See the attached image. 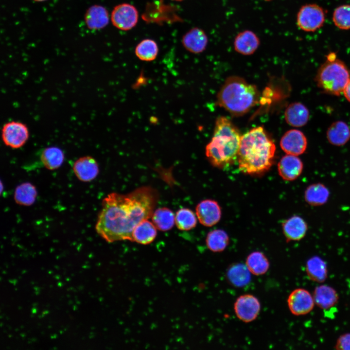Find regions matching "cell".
Returning a JSON list of instances; mask_svg holds the SVG:
<instances>
[{"instance_id":"obj_1","label":"cell","mask_w":350,"mask_h":350,"mask_svg":"<svg viewBox=\"0 0 350 350\" xmlns=\"http://www.w3.org/2000/svg\"><path fill=\"white\" fill-rule=\"evenodd\" d=\"M158 198L157 191L142 187L127 194L112 192L102 201L95 225L97 233L106 241H133L132 232L154 212Z\"/></svg>"},{"instance_id":"obj_2","label":"cell","mask_w":350,"mask_h":350,"mask_svg":"<svg viewBox=\"0 0 350 350\" xmlns=\"http://www.w3.org/2000/svg\"><path fill=\"white\" fill-rule=\"evenodd\" d=\"M275 152V144L264 129L253 128L242 136L237 157L239 169L249 175H262L273 165Z\"/></svg>"},{"instance_id":"obj_3","label":"cell","mask_w":350,"mask_h":350,"mask_svg":"<svg viewBox=\"0 0 350 350\" xmlns=\"http://www.w3.org/2000/svg\"><path fill=\"white\" fill-rule=\"evenodd\" d=\"M242 136L228 119L217 118L211 141L206 147V156L214 167L223 169L237 161Z\"/></svg>"},{"instance_id":"obj_4","label":"cell","mask_w":350,"mask_h":350,"mask_svg":"<svg viewBox=\"0 0 350 350\" xmlns=\"http://www.w3.org/2000/svg\"><path fill=\"white\" fill-rule=\"evenodd\" d=\"M259 99L260 93L255 85L242 77L232 76L226 80L219 91L217 103L233 116H240L257 105Z\"/></svg>"},{"instance_id":"obj_5","label":"cell","mask_w":350,"mask_h":350,"mask_svg":"<svg viewBox=\"0 0 350 350\" xmlns=\"http://www.w3.org/2000/svg\"><path fill=\"white\" fill-rule=\"evenodd\" d=\"M350 74L346 64L337 58L334 52H330L319 67L315 81L324 92L339 96L343 92L350 78Z\"/></svg>"},{"instance_id":"obj_6","label":"cell","mask_w":350,"mask_h":350,"mask_svg":"<svg viewBox=\"0 0 350 350\" xmlns=\"http://www.w3.org/2000/svg\"><path fill=\"white\" fill-rule=\"evenodd\" d=\"M325 18V11L322 7L315 3L306 4L298 11L297 24L301 30L313 32L323 25Z\"/></svg>"},{"instance_id":"obj_7","label":"cell","mask_w":350,"mask_h":350,"mask_svg":"<svg viewBox=\"0 0 350 350\" xmlns=\"http://www.w3.org/2000/svg\"><path fill=\"white\" fill-rule=\"evenodd\" d=\"M110 18L115 27L122 31H128L137 25L139 12L136 7L130 3H121L114 7Z\"/></svg>"},{"instance_id":"obj_8","label":"cell","mask_w":350,"mask_h":350,"mask_svg":"<svg viewBox=\"0 0 350 350\" xmlns=\"http://www.w3.org/2000/svg\"><path fill=\"white\" fill-rule=\"evenodd\" d=\"M29 137L27 125L20 122L11 121L5 123L1 129V138L4 144L12 148L23 146Z\"/></svg>"},{"instance_id":"obj_9","label":"cell","mask_w":350,"mask_h":350,"mask_svg":"<svg viewBox=\"0 0 350 350\" xmlns=\"http://www.w3.org/2000/svg\"><path fill=\"white\" fill-rule=\"evenodd\" d=\"M234 310L239 319L249 323L258 317L261 311V304L255 296L245 294L237 298L234 304Z\"/></svg>"},{"instance_id":"obj_10","label":"cell","mask_w":350,"mask_h":350,"mask_svg":"<svg viewBox=\"0 0 350 350\" xmlns=\"http://www.w3.org/2000/svg\"><path fill=\"white\" fill-rule=\"evenodd\" d=\"M315 304L313 295L303 288L294 290L287 298V305L290 311L297 316L309 314L313 309Z\"/></svg>"},{"instance_id":"obj_11","label":"cell","mask_w":350,"mask_h":350,"mask_svg":"<svg viewBox=\"0 0 350 350\" xmlns=\"http://www.w3.org/2000/svg\"><path fill=\"white\" fill-rule=\"evenodd\" d=\"M280 146L286 154L298 156L305 152L307 140L301 131L291 129L285 132L281 137Z\"/></svg>"},{"instance_id":"obj_12","label":"cell","mask_w":350,"mask_h":350,"mask_svg":"<svg viewBox=\"0 0 350 350\" xmlns=\"http://www.w3.org/2000/svg\"><path fill=\"white\" fill-rule=\"evenodd\" d=\"M221 209L218 202L212 199L200 202L196 207V215L199 222L204 226L216 224L221 217Z\"/></svg>"},{"instance_id":"obj_13","label":"cell","mask_w":350,"mask_h":350,"mask_svg":"<svg viewBox=\"0 0 350 350\" xmlns=\"http://www.w3.org/2000/svg\"><path fill=\"white\" fill-rule=\"evenodd\" d=\"M303 163L297 156L286 154L281 158L278 164L280 176L284 180L293 181L302 174Z\"/></svg>"},{"instance_id":"obj_14","label":"cell","mask_w":350,"mask_h":350,"mask_svg":"<svg viewBox=\"0 0 350 350\" xmlns=\"http://www.w3.org/2000/svg\"><path fill=\"white\" fill-rule=\"evenodd\" d=\"M181 42L186 50L197 54L202 52L206 49L208 37L202 29L193 27L183 35Z\"/></svg>"},{"instance_id":"obj_15","label":"cell","mask_w":350,"mask_h":350,"mask_svg":"<svg viewBox=\"0 0 350 350\" xmlns=\"http://www.w3.org/2000/svg\"><path fill=\"white\" fill-rule=\"evenodd\" d=\"M282 229L287 242L298 241L305 236L308 226L301 217L294 215L283 222Z\"/></svg>"},{"instance_id":"obj_16","label":"cell","mask_w":350,"mask_h":350,"mask_svg":"<svg viewBox=\"0 0 350 350\" xmlns=\"http://www.w3.org/2000/svg\"><path fill=\"white\" fill-rule=\"evenodd\" d=\"M73 171L79 180L83 182H89L97 177L99 169L97 161L93 158L85 156L75 161Z\"/></svg>"},{"instance_id":"obj_17","label":"cell","mask_w":350,"mask_h":350,"mask_svg":"<svg viewBox=\"0 0 350 350\" xmlns=\"http://www.w3.org/2000/svg\"><path fill=\"white\" fill-rule=\"evenodd\" d=\"M260 44V38L251 30H245L235 36L233 46L235 51L245 55L254 53Z\"/></svg>"},{"instance_id":"obj_18","label":"cell","mask_w":350,"mask_h":350,"mask_svg":"<svg viewBox=\"0 0 350 350\" xmlns=\"http://www.w3.org/2000/svg\"><path fill=\"white\" fill-rule=\"evenodd\" d=\"M109 18L107 9L100 5L95 4L90 7L85 15V23L91 30H99L105 27Z\"/></svg>"},{"instance_id":"obj_19","label":"cell","mask_w":350,"mask_h":350,"mask_svg":"<svg viewBox=\"0 0 350 350\" xmlns=\"http://www.w3.org/2000/svg\"><path fill=\"white\" fill-rule=\"evenodd\" d=\"M313 296L315 304L324 310L333 307L339 299L337 291L332 287L325 284L316 287Z\"/></svg>"},{"instance_id":"obj_20","label":"cell","mask_w":350,"mask_h":350,"mask_svg":"<svg viewBox=\"0 0 350 350\" xmlns=\"http://www.w3.org/2000/svg\"><path fill=\"white\" fill-rule=\"evenodd\" d=\"M287 123L293 127H299L305 125L309 119L308 108L299 102H295L289 105L284 113Z\"/></svg>"},{"instance_id":"obj_21","label":"cell","mask_w":350,"mask_h":350,"mask_svg":"<svg viewBox=\"0 0 350 350\" xmlns=\"http://www.w3.org/2000/svg\"><path fill=\"white\" fill-rule=\"evenodd\" d=\"M330 192L323 183H315L309 185L304 192L305 202L312 206H320L327 202Z\"/></svg>"},{"instance_id":"obj_22","label":"cell","mask_w":350,"mask_h":350,"mask_svg":"<svg viewBox=\"0 0 350 350\" xmlns=\"http://www.w3.org/2000/svg\"><path fill=\"white\" fill-rule=\"evenodd\" d=\"M329 142L335 146L345 144L350 139V128L344 122L337 121L332 123L326 133Z\"/></svg>"},{"instance_id":"obj_23","label":"cell","mask_w":350,"mask_h":350,"mask_svg":"<svg viewBox=\"0 0 350 350\" xmlns=\"http://www.w3.org/2000/svg\"><path fill=\"white\" fill-rule=\"evenodd\" d=\"M305 270L310 280L318 283L323 282L328 276L327 264L318 256L312 257L307 260Z\"/></svg>"},{"instance_id":"obj_24","label":"cell","mask_w":350,"mask_h":350,"mask_svg":"<svg viewBox=\"0 0 350 350\" xmlns=\"http://www.w3.org/2000/svg\"><path fill=\"white\" fill-rule=\"evenodd\" d=\"M250 273L246 265L236 263L229 266L227 270L226 275L230 284L240 288L249 283L251 280Z\"/></svg>"},{"instance_id":"obj_25","label":"cell","mask_w":350,"mask_h":350,"mask_svg":"<svg viewBox=\"0 0 350 350\" xmlns=\"http://www.w3.org/2000/svg\"><path fill=\"white\" fill-rule=\"evenodd\" d=\"M157 234V228L153 223L146 219L135 227L132 232V239L139 244L147 245L154 240Z\"/></svg>"},{"instance_id":"obj_26","label":"cell","mask_w":350,"mask_h":350,"mask_svg":"<svg viewBox=\"0 0 350 350\" xmlns=\"http://www.w3.org/2000/svg\"><path fill=\"white\" fill-rule=\"evenodd\" d=\"M64 158V154L62 149L56 146H50L44 149L40 155L42 163L50 170L59 168L63 163Z\"/></svg>"},{"instance_id":"obj_27","label":"cell","mask_w":350,"mask_h":350,"mask_svg":"<svg viewBox=\"0 0 350 350\" xmlns=\"http://www.w3.org/2000/svg\"><path fill=\"white\" fill-rule=\"evenodd\" d=\"M245 265L251 273L256 276L265 274L270 266L266 256L261 251H254L249 254L245 261Z\"/></svg>"},{"instance_id":"obj_28","label":"cell","mask_w":350,"mask_h":350,"mask_svg":"<svg viewBox=\"0 0 350 350\" xmlns=\"http://www.w3.org/2000/svg\"><path fill=\"white\" fill-rule=\"evenodd\" d=\"M37 194V191L34 185L30 182H24L16 188L14 199L18 205L29 206L35 202Z\"/></svg>"},{"instance_id":"obj_29","label":"cell","mask_w":350,"mask_h":350,"mask_svg":"<svg viewBox=\"0 0 350 350\" xmlns=\"http://www.w3.org/2000/svg\"><path fill=\"white\" fill-rule=\"evenodd\" d=\"M151 217L153 224L156 228L160 230H169L174 226V213L166 207L157 209L154 211Z\"/></svg>"},{"instance_id":"obj_30","label":"cell","mask_w":350,"mask_h":350,"mask_svg":"<svg viewBox=\"0 0 350 350\" xmlns=\"http://www.w3.org/2000/svg\"><path fill=\"white\" fill-rule=\"evenodd\" d=\"M229 242V237L227 232L220 229L209 232L206 239L208 248L213 252L224 251L228 245Z\"/></svg>"},{"instance_id":"obj_31","label":"cell","mask_w":350,"mask_h":350,"mask_svg":"<svg viewBox=\"0 0 350 350\" xmlns=\"http://www.w3.org/2000/svg\"><path fill=\"white\" fill-rule=\"evenodd\" d=\"M158 51L157 42L153 39L146 38L142 40L137 45L135 53L140 60L150 62L156 58Z\"/></svg>"},{"instance_id":"obj_32","label":"cell","mask_w":350,"mask_h":350,"mask_svg":"<svg viewBox=\"0 0 350 350\" xmlns=\"http://www.w3.org/2000/svg\"><path fill=\"white\" fill-rule=\"evenodd\" d=\"M177 228L182 230H189L194 228L197 224L194 213L188 208H182L177 211L175 216Z\"/></svg>"},{"instance_id":"obj_33","label":"cell","mask_w":350,"mask_h":350,"mask_svg":"<svg viewBox=\"0 0 350 350\" xmlns=\"http://www.w3.org/2000/svg\"><path fill=\"white\" fill-rule=\"evenodd\" d=\"M334 25L343 30L350 29V4H343L337 7L332 14Z\"/></svg>"},{"instance_id":"obj_34","label":"cell","mask_w":350,"mask_h":350,"mask_svg":"<svg viewBox=\"0 0 350 350\" xmlns=\"http://www.w3.org/2000/svg\"><path fill=\"white\" fill-rule=\"evenodd\" d=\"M334 348L339 350H350V333H346L339 336Z\"/></svg>"},{"instance_id":"obj_35","label":"cell","mask_w":350,"mask_h":350,"mask_svg":"<svg viewBox=\"0 0 350 350\" xmlns=\"http://www.w3.org/2000/svg\"><path fill=\"white\" fill-rule=\"evenodd\" d=\"M343 93L346 99L350 102V78L345 86Z\"/></svg>"},{"instance_id":"obj_36","label":"cell","mask_w":350,"mask_h":350,"mask_svg":"<svg viewBox=\"0 0 350 350\" xmlns=\"http://www.w3.org/2000/svg\"><path fill=\"white\" fill-rule=\"evenodd\" d=\"M34 0L35 1H37V2H42V1H46L47 0Z\"/></svg>"},{"instance_id":"obj_37","label":"cell","mask_w":350,"mask_h":350,"mask_svg":"<svg viewBox=\"0 0 350 350\" xmlns=\"http://www.w3.org/2000/svg\"><path fill=\"white\" fill-rule=\"evenodd\" d=\"M171 0L175 1H183V0Z\"/></svg>"},{"instance_id":"obj_38","label":"cell","mask_w":350,"mask_h":350,"mask_svg":"<svg viewBox=\"0 0 350 350\" xmlns=\"http://www.w3.org/2000/svg\"></svg>"}]
</instances>
